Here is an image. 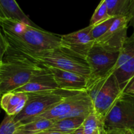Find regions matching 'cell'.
<instances>
[{
    "label": "cell",
    "instance_id": "ffe728a7",
    "mask_svg": "<svg viewBox=\"0 0 134 134\" xmlns=\"http://www.w3.org/2000/svg\"><path fill=\"white\" fill-rule=\"evenodd\" d=\"M111 17L109 14L108 8L105 0H101L90 19V26H96Z\"/></svg>",
    "mask_w": 134,
    "mask_h": 134
},
{
    "label": "cell",
    "instance_id": "603a6c76",
    "mask_svg": "<svg viewBox=\"0 0 134 134\" xmlns=\"http://www.w3.org/2000/svg\"><path fill=\"white\" fill-rule=\"evenodd\" d=\"M9 47V42L4 34L1 31V34H0V60L3 58Z\"/></svg>",
    "mask_w": 134,
    "mask_h": 134
},
{
    "label": "cell",
    "instance_id": "52a82bcc",
    "mask_svg": "<svg viewBox=\"0 0 134 134\" xmlns=\"http://www.w3.org/2000/svg\"><path fill=\"white\" fill-rule=\"evenodd\" d=\"M105 132L115 130H134V96L123 94L103 122Z\"/></svg>",
    "mask_w": 134,
    "mask_h": 134
},
{
    "label": "cell",
    "instance_id": "f1b7e54d",
    "mask_svg": "<svg viewBox=\"0 0 134 134\" xmlns=\"http://www.w3.org/2000/svg\"><path fill=\"white\" fill-rule=\"evenodd\" d=\"M96 134H103V133H102L101 131H98V132H97V133Z\"/></svg>",
    "mask_w": 134,
    "mask_h": 134
},
{
    "label": "cell",
    "instance_id": "7402d4cb",
    "mask_svg": "<svg viewBox=\"0 0 134 134\" xmlns=\"http://www.w3.org/2000/svg\"><path fill=\"white\" fill-rule=\"evenodd\" d=\"M19 125L14 121V117L7 115L0 127V134H14Z\"/></svg>",
    "mask_w": 134,
    "mask_h": 134
},
{
    "label": "cell",
    "instance_id": "7a4b0ae2",
    "mask_svg": "<svg viewBox=\"0 0 134 134\" xmlns=\"http://www.w3.org/2000/svg\"><path fill=\"white\" fill-rule=\"evenodd\" d=\"M43 68V65L9 47L0 60V94L23 86Z\"/></svg>",
    "mask_w": 134,
    "mask_h": 134
},
{
    "label": "cell",
    "instance_id": "d6986e66",
    "mask_svg": "<svg viewBox=\"0 0 134 134\" xmlns=\"http://www.w3.org/2000/svg\"><path fill=\"white\" fill-rule=\"evenodd\" d=\"M82 126L85 134H96L98 131H101L103 134L105 133L103 122L98 119L95 111L85 118Z\"/></svg>",
    "mask_w": 134,
    "mask_h": 134
},
{
    "label": "cell",
    "instance_id": "ba28073f",
    "mask_svg": "<svg viewBox=\"0 0 134 134\" xmlns=\"http://www.w3.org/2000/svg\"><path fill=\"white\" fill-rule=\"evenodd\" d=\"M89 98L90 97L86 91L79 92L67 97L64 100L57 103L56 105L51 107L41 115L27 120L23 124L43 119L54 120L65 119L75 108L86 102Z\"/></svg>",
    "mask_w": 134,
    "mask_h": 134
},
{
    "label": "cell",
    "instance_id": "277c9868",
    "mask_svg": "<svg viewBox=\"0 0 134 134\" xmlns=\"http://www.w3.org/2000/svg\"><path fill=\"white\" fill-rule=\"evenodd\" d=\"M26 56L43 66L74 72L87 79L90 76V69L86 59L62 46L51 51Z\"/></svg>",
    "mask_w": 134,
    "mask_h": 134
},
{
    "label": "cell",
    "instance_id": "e0dca14e",
    "mask_svg": "<svg viewBox=\"0 0 134 134\" xmlns=\"http://www.w3.org/2000/svg\"><path fill=\"white\" fill-rule=\"evenodd\" d=\"M113 73L117 79L120 88L124 92L130 82L134 78V56L114 71Z\"/></svg>",
    "mask_w": 134,
    "mask_h": 134
},
{
    "label": "cell",
    "instance_id": "5b68a950",
    "mask_svg": "<svg viewBox=\"0 0 134 134\" xmlns=\"http://www.w3.org/2000/svg\"><path fill=\"white\" fill-rule=\"evenodd\" d=\"M79 92L68 91L57 89L49 91L28 93V99L24 109L14 117V120L20 126L25 122L41 115L65 98Z\"/></svg>",
    "mask_w": 134,
    "mask_h": 134
},
{
    "label": "cell",
    "instance_id": "6da1fadb",
    "mask_svg": "<svg viewBox=\"0 0 134 134\" xmlns=\"http://www.w3.org/2000/svg\"><path fill=\"white\" fill-rule=\"evenodd\" d=\"M1 32L9 47L24 55L34 54L62 47L61 35L18 21L0 18Z\"/></svg>",
    "mask_w": 134,
    "mask_h": 134
},
{
    "label": "cell",
    "instance_id": "7c38bea8",
    "mask_svg": "<svg viewBox=\"0 0 134 134\" xmlns=\"http://www.w3.org/2000/svg\"><path fill=\"white\" fill-rule=\"evenodd\" d=\"M59 89L53 75L48 68L43 66L30 81L22 87L13 92L28 93L39 92Z\"/></svg>",
    "mask_w": 134,
    "mask_h": 134
},
{
    "label": "cell",
    "instance_id": "4fadbf2b",
    "mask_svg": "<svg viewBox=\"0 0 134 134\" xmlns=\"http://www.w3.org/2000/svg\"><path fill=\"white\" fill-rule=\"evenodd\" d=\"M28 95L26 93L9 92L1 95V106L7 115L14 117L26 106Z\"/></svg>",
    "mask_w": 134,
    "mask_h": 134
},
{
    "label": "cell",
    "instance_id": "3957f363",
    "mask_svg": "<svg viewBox=\"0 0 134 134\" xmlns=\"http://www.w3.org/2000/svg\"><path fill=\"white\" fill-rule=\"evenodd\" d=\"M86 92L92 102L97 116L103 124L116 102L124 94L113 73L88 86Z\"/></svg>",
    "mask_w": 134,
    "mask_h": 134
},
{
    "label": "cell",
    "instance_id": "44dd1931",
    "mask_svg": "<svg viewBox=\"0 0 134 134\" xmlns=\"http://www.w3.org/2000/svg\"><path fill=\"white\" fill-rule=\"evenodd\" d=\"M116 17L111 16L109 19L96 25V26H92V28L91 30V35L93 39L95 40V42L97 40L102 37L111 27L112 26L113 23L115 20Z\"/></svg>",
    "mask_w": 134,
    "mask_h": 134
},
{
    "label": "cell",
    "instance_id": "83f0119b",
    "mask_svg": "<svg viewBox=\"0 0 134 134\" xmlns=\"http://www.w3.org/2000/svg\"><path fill=\"white\" fill-rule=\"evenodd\" d=\"M130 26H132L133 28V33H134V9L132 12V14H131V19L130 22Z\"/></svg>",
    "mask_w": 134,
    "mask_h": 134
},
{
    "label": "cell",
    "instance_id": "cb8c5ba5",
    "mask_svg": "<svg viewBox=\"0 0 134 134\" xmlns=\"http://www.w3.org/2000/svg\"><path fill=\"white\" fill-rule=\"evenodd\" d=\"M104 134H134V130H115L107 131Z\"/></svg>",
    "mask_w": 134,
    "mask_h": 134
},
{
    "label": "cell",
    "instance_id": "30bf717a",
    "mask_svg": "<svg viewBox=\"0 0 134 134\" xmlns=\"http://www.w3.org/2000/svg\"><path fill=\"white\" fill-rule=\"evenodd\" d=\"M130 22V17H116L109 30L95 43L111 51H120L128 38L127 30Z\"/></svg>",
    "mask_w": 134,
    "mask_h": 134
},
{
    "label": "cell",
    "instance_id": "484cf974",
    "mask_svg": "<svg viewBox=\"0 0 134 134\" xmlns=\"http://www.w3.org/2000/svg\"><path fill=\"white\" fill-rule=\"evenodd\" d=\"M37 134H68V133H62V132H55V131H49V130H46L44 132H42L41 133Z\"/></svg>",
    "mask_w": 134,
    "mask_h": 134
},
{
    "label": "cell",
    "instance_id": "5bb4252c",
    "mask_svg": "<svg viewBox=\"0 0 134 134\" xmlns=\"http://www.w3.org/2000/svg\"><path fill=\"white\" fill-rule=\"evenodd\" d=\"M0 18L13 20L39 27L24 13L16 0H0Z\"/></svg>",
    "mask_w": 134,
    "mask_h": 134
},
{
    "label": "cell",
    "instance_id": "ac0fdd59",
    "mask_svg": "<svg viewBox=\"0 0 134 134\" xmlns=\"http://www.w3.org/2000/svg\"><path fill=\"white\" fill-rule=\"evenodd\" d=\"M54 120L39 119L20 126L14 134H37L49 129L54 123Z\"/></svg>",
    "mask_w": 134,
    "mask_h": 134
},
{
    "label": "cell",
    "instance_id": "9c48e42d",
    "mask_svg": "<svg viewBox=\"0 0 134 134\" xmlns=\"http://www.w3.org/2000/svg\"><path fill=\"white\" fill-rule=\"evenodd\" d=\"M92 26L71 34L61 35L62 46L69 51L86 59L87 55L95 43V40L91 35Z\"/></svg>",
    "mask_w": 134,
    "mask_h": 134
},
{
    "label": "cell",
    "instance_id": "9a60e30c",
    "mask_svg": "<svg viewBox=\"0 0 134 134\" xmlns=\"http://www.w3.org/2000/svg\"><path fill=\"white\" fill-rule=\"evenodd\" d=\"M111 16L130 17L134 9V0H105Z\"/></svg>",
    "mask_w": 134,
    "mask_h": 134
},
{
    "label": "cell",
    "instance_id": "2e32d148",
    "mask_svg": "<svg viewBox=\"0 0 134 134\" xmlns=\"http://www.w3.org/2000/svg\"><path fill=\"white\" fill-rule=\"evenodd\" d=\"M85 119V117H72L54 120L53 125L47 130L71 134L82 126Z\"/></svg>",
    "mask_w": 134,
    "mask_h": 134
},
{
    "label": "cell",
    "instance_id": "4316f807",
    "mask_svg": "<svg viewBox=\"0 0 134 134\" xmlns=\"http://www.w3.org/2000/svg\"><path fill=\"white\" fill-rule=\"evenodd\" d=\"M71 134H85V132H84V128L83 126H82L81 127H80L79 128L76 130L75 131L73 132Z\"/></svg>",
    "mask_w": 134,
    "mask_h": 134
},
{
    "label": "cell",
    "instance_id": "8992f818",
    "mask_svg": "<svg viewBox=\"0 0 134 134\" xmlns=\"http://www.w3.org/2000/svg\"><path fill=\"white\" fill-rule=\"evenodd\" d=\"M119 54L120 51H111L94 43L86 57L90 69L87 86L113 73Z\"/></svg>",
    "mask_w": 134,
    "mask_h": 134
},
{
    "label": "cell",
    "instance_id": "d4e9b609",
    "mask_svg": "<svg viewBox=\"0 0 134 134\" xmlns=\"http://www.w3.org/2000/svg\"><path fill=\"white\" fill-rule=\"evenodd\" d=\"M124 94L131 96H134V78L131 81L128 86L125 89Z\"/></svg>",
    "mask_w": 134,
    "mask_h": 134
},
{
    "label": "cell",
    "instance_id": "8fae6325",
    "mask_svg": "<svg viewBox=\"0 0 134 134\" xmlns=\"http://www.w3.org/2000/svg\"><path fill=\"white\" fill-rule=\"evenodd\" d=\"M53 75L59 89L68 91H86L88 79L74 72L58 68L47 67Z\"/></svg>",
    "mask_w": 134,
    "mask_h": 134
}]
</instances>
